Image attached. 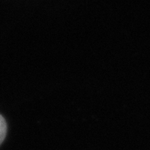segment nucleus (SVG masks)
Returning a JSON list of instances; mask_svg holds the SVG:
<instances>
[{
  "mask_svg": "<svg viewBox=\"0 0 150 150\" xmlns=\"http://www.w3.org/2000/svg\"><path fill=\"white\" fill-rule=\"evenodd\" d=\"M6 132H7L6 122L2 115H0V145L6 138Z\"/></svg>",
  "mask_w": 150,
  "mask_h": 150,
  "instance_id": "obj_1",
  "label": "nucleus"
}]
</instances>
